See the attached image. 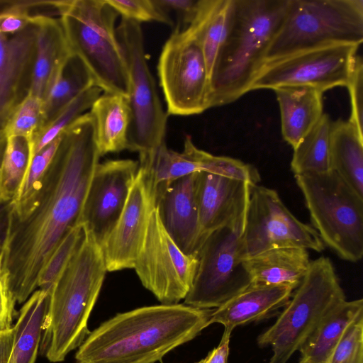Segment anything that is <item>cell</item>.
<instances>
[{"mask_svg": "<svg viewBox=\"0 0 363 363\" xmlns=\"http://www.w3.org/2000/svg\"><path fill=\"white\" fill-rule=\"evenodd\" d=\"M292 289L283 286L251 284L220 307L213 309L209 325L220 323L224 328L268 318L283 308L289 301Z\"/></svg>", "mask_w": 363, "mask_h": 363, "instance_id": "obj_20", "label": "cell"}, {"mask_svg": "<svg viewBox=\"0 0 363 363\" xmlns=\"http://www.w3.org/2000/svg\"><path fill=\"white\" fill-rule=\"evenodd\" d=\"M213 311L178 303L118 313L90 332L76 362L155 363L210 325Z\"/></svg>", "mask_w": 363, "mask_h": 363, "instance_id": "obj_2", "label": "cell"}, {"mask_svg": "<svg viewBox=\"0 0 363 363\" xmlns=\"http://www.w3.org/2000/svg\"><path fill=\"white\" fill-rule=\"evenodd\" d=\"M362 41L363 0H290L264 62L317 47Z\"/></svg>", "mask_w": 363, "mask_h": 363, "instance_id": "obj_7", "label": "cell"}, {"mask_svg": "<svg viewBox=\"0 0 363 363\" xmlns=\"http://www.w3.org/2000/svg\"><path fill=\"white\" fill-rule=\"evenodd\" d=\"M195 363H207V357Z\"/></svg>", "mask_w": 363, "mask_h": 363, "instance_id": "obj_46", "label": "cell"}, {"mask_svg": "<svg viewBox=\"0 0 363 363\" xmlns=\"http://www.w3.org/2000/svg\"><path fill=\"white\" fill-rule=\"evenodd\" d=\"M43 100L29 94L9 121L4 130L7 137L23 136L32 140L43 125Z\"/></svg>", "mask_w": 363, "mask_h": 363, "instance_id": "obj_36", "label": "cell"}, {"mask_svg": "<svg viewBox=\"0 0 363 363\" xmlns=\"http://www.w3.org/2000/svg\"><path fill=\"white\" fill-rule=\"evenodd\" d=\"M16 301L10 291L8 277L2 269V253L0 254V333L12 328L13 318L16 315Z\"/></svg>", "mask_w": 363, "mask_h": 363, "instance_id": "obj_41", "label": "cell"}, {"mask_svg": "<svg viewBox=\"0 0 363 363\" xmlns=\"http://www.w3.org/2000/svg\"><path fill=\"white\" fill-rule=\"evenodd\" d=\"M359 46L333 44L267 61L256 74L250 91L307 86L323 93L334 87L346 86Z\"/></svg>", "mask_w": 363, "mask_h": 363, "instance_id": "obj_11", "label": "cell"}, {"mask_svg": "<svg viewBox=\"0 0 363 363\" xmlns=\"http://www.w3.org/2000/svg\"><path fill=\"white\" fill-rule=\"evenodd\" d=\"M116 32L129 79L131 122L128 150L138 152L140 157L165 143L168 114L162 108L147 65L140 23L121 18Z\"/></svg>", "mask_w": 363, "mask_h": 363, "instance_id": "obj_9", "label": "cell"}, {"mask_svg": "<svg viewBox=\"0 0 363 363\" xmlns=\"http://www.w3.org/2000/svg\"><path fill=\"white\" fill-rule=\"evenodd\" d=\"M33 155L32 141L9 136L0 170V201H12L22 184Z\"/></svg>", "mask_w": 363, "mask_h": 363, "instance_id": "obj_32", "label": "cell"}, {"mask_svg": "<svg viewBox=\"0 0 363 363\" xmlns=\"http://www.w3.org/2000/svg\"><path fill=\"white\" fill-rule=\"evenodd\" d=\"M274 91L283 138L294 148L323 116V92L307 86H284Z\"/></svg>", "mask_w": 363, "mask_h": 363, "instance_id": "obj_23", "label": "cell"}, {"mask_svg": "<svg viewBox=\"0 0 363 363\" xmlns=\"http://www.w3.org/2000/svg\"><path fill=\"white\" fill-rule=\"evenodd\" d=\"M242 233L223 227L207 235L197 255L196 272L184 304L215 309L251 285L244 264Z\"/></svg>", "mask_w": 363, "mask_h": 363, "instance_id": "obj_10", "label": "cell"}, {"mask_svg": "<svg viewBox=\"0 0 363 363\" xmlns=\"http://www.w3.org/2000/svg\"><path fill=\"white\" fill-rule=\"evenodd\" d=\"M84 235L81 225L72 228L52 251L40 274L38 288L51 290Z\"/></svg>", "mask_w": 363, "mask_h": 363, "instance_id": "obj_34", "label": "cell"}, {"mask_svg": "<svg viewBox=\"0 0 363 363\" xmlns=\"http://www.w3.org/2000/svg\"><path fill=\"white\" fill-rule=\"evenodd\" d=\"M313 228L339 258L357 262L363 257V198L337 174L294 175Z\"/></svg>", "mask_w": 363, "mask_h": 363, "instance_id": "obj_8", "label": "cell"}, {"mask_svg": "<svg viewBox=\"0 0 363 363\" xmlns=\"http://www.w3.org/2000/svg\"><path fill=\"white\" fill-rule=\"evenodd\" d=\"M196 174L156 189V208L163 227L186 255L197 256L203 234L196 199Z\"/></svg>", "mask_w": 363, "mask_h": 363, "instance_id": "obj_19", "label": "cell"}, {"mask_svg": "<svg viewBox=\"0 0 363 363\" xmlns=\"http://www.w3.org/2000/svg\"><path fill=\"white\" fill-rule=\"evenodd\" d=\"M308 250L302 247L269 250L247 258L244 264L251 284L283 286L295 290L311 263Z\"/></svg>", "mask_w": 363, "mask_h": 363, "instance_id": "obj_21", "label": "cell"}, {"mask_svg": "<svg viewBox=\"0 0 363 363\" xmlns=\"http://www.w3.org/2000/svg\"><path fill=\"white\" fill-rule=\"evenodd\" d=\"M155 1L169 16L171 12L175 14L177 24L174 30H182L186 28L194 18L200 0H155Z\"/></svg>", "mask_w": 363, "mask_h": 363, "instance_id": "obj_40", "label": "cell"}, {"mask_svg": "<svg viewBox=\"0 0 363 363\" xmlns=\"http://www.w3.org/2000/svg\"><path fill=\"white\" fill-rule=\"evenodd\" d=\"M290 0H235L230 30L210 81L208 108L250 91Z\"/></svg>", "mask_w": 363, "mask_h": 363, "instance_id": "obj_4", "label": "cell"}, {"mask_svg": "<svg viewBox=\"0 0 363 363\" xmlns=\"http://www.w3.org/2000/svg\"><path fill=\"white\" fill-rule=\"evenodd\" d=\"M138 166L129 159L111 160L99 162L94 169L79 224L100 247L125 207Z\"/></svg>", "mask_w": 363, "mask_h": 363, "instance_id": "obj_15", "label": "cell"}, {"mask_svg": "<svg viewBox=\"0 0 363 363\" xmlns=\"http://www.w3.org/2000/svg\"><path fill=\"white\" fill-rule=\"evenodd\" d=\"M10 203H0V239L4 238L6 228Z\"/></svg>", "mask_w": 363, "mask_h": 363, "instance_id": "obj_44", "label": "cell"}, {"mask_svg": "<svg viewBox=\"0 0 363 363\" xmlns=\"http://www.w3.org/2000/svg\"><path fill=\"white\" fill-rule=\"evenodd\" d=\"M194 153L199 164L200 171L244 181L250 185L258 184L261 180L256 167L239 160L216 156L197 147H195Z\"/></svg>", "mask_w": 363, "mask_h": 363, "instance_id": "obj_35", "label": "cell"}, {"mask_svg": "<svg viewBox=\"0 0 363 363\" xmlns=\"http://www.w3.org/2000/svg\"><path fill=\"white\" fill-rule=\"evenodd\" d=\"M250 186L244 181L208 172H196V199L205 237L223 227L243 231Z\"/></svg>", "mask_w": 363, "mask_h": 363, "instance_id": "obj_18", "label": "cell"}, {"mask_svg": "<svg viewBox=\"0 0 363 363\" xmlns=\"http://www.w3.org/2000/svg\"><path fill=\"white\" fill-rule=\"evenodd\" d=\"M345 300L331 259L321 256L311 261L307 273L274 323L257 337L260 347H272L268 363H286L323 317Z\"/></svg>", "mask_w": 363, "mask_h": 363, "instance_id": "obj_6", "label": "cell"}, {"mask_svg": "<svg viewBox=\"0 0 363 363\" xmlns=\"http://www.w3.org/2000/svg\"><path fill=\"white\" fill-rule=\"evenodd\" d=\"M95 140L100 157L128 150L131 113L128 98L103 92L91 106Z\"/></svg>", "mask_w": 363, "mask_h": 363, "instance_id": "obj_24", "label": "cell"}, {"mask_svg": "<svg viewBox=\"0 0 363 363\" xmlns=\"http://www.w3.org/2000/svg\"><path fill=\"white\" fill-rule=\"evenodd\" d=\"M94 86H96L94 81L85 65L72 53L61 67L43 100V118L40 130L77 97Z\"/></svg>", "mask_w": 363, "mask_h": 363, "instance_id": "obj_29", "label": "cell"}, {"mask_svg": "<svg viewBox=\"0 0 363 363\" xmlns=\"http://www.w3.org/2000/svg\"><path fill=\"white\" fill-rule=\"evenodd\" d=\"M330 167L363 198V135L348 121L332 122Z\"/></svg>", "mask_w": 363, "mask_h": 363, "instance_id": "obj_27", "label": "cell"}, {"mask_svg": "<svg viewBox=\"0 0 363 363\" xmlns=\"http://www.w3.org/2000/svg\"><path fill=\"white\" fill-rule=\"evenodd\" d=\"M233 330L225 328L218 345L207 354V363H228L230 338Z\"/></svg>", "mask_w": 363, "mask_h": 363, "instance_id": "obj_42", "label": "cell"}, {"mask_svg": "<svg viewBox=\"0 0 363 363\" xmlns=\"http://www.w3.org/2000/svg\"><path fill=\"white\" fill-rule=\"evenodd\" d=\"M157 72L168 115L191 116L208 108L210 80L198 41L174 30L160 53Z\"/></svg>", "mask_w": 363, "mask_h": 363, "instance_id": "obj_12", "label": "cell"}, {"mask_svg": "<svg viewBox=\"0 0 363 363\" xmlns=\"http://www.w3.org/2000/svg\"><path fill=\"white\" fill-rule=\"evenodd\" d=\"M50 292L36 289L24 302L13 326V341L9 363H35L50 303Z\"/></svg>", "mask_w": 363, "mask_h": 363, "instance_id": "obj_28", "label": "cell"}, {"mask_svg": "<svg viewBox=\"0 0 363 363\" xmlns=\"http://www.w3.org/2000/svg\"><path fill=\"white\" fill-rule=\"evenodd\" d=\"M155 206L156 187L148 169L139 164L125 207L101 247L107 272L134 267Z\"/></svg>", "mask_w": 363, "mask_h": 363, "instance_id": "obj_16", "label": "cell"}, {"mask_svg": "<svg viewBox=\"0 0 363 363\" xmlns=\"http://www.w3.org/2000/svg\"><path fill=\"white\" fill-rule=\"evenodd\" d=\"M60 19L72 53L85 65L103 92L128 98L129 79L116 21L106 0L58 1Z\"/></svg>", "mask_w": 363, "mask_h": 363, "instance_id": "obj_5", "label": "cell"}, {"mask_svg": "<svg viewBox=\"0 0 363 363\" xmlns=\"http://www.w3.org/2000/svg\"><path fill=\"white\" fill-rule=\"evenodd\" d=\"M241 244L244 259L281 247L325 250L317 231L294 216L274 189L258 184L250 188Z\"/></svg>", "mask_w": 363, "mask_h": 363, "instance_id": "obj_13", "label": "cell"}, {"mask_svg": "<svg viewBox=\"0 0 363 363\" xmlns=\"http://www.w3.org/2000/svg\"><path fill=\"white\" fill-rule=\"evenodd\" d=\"M235 0H200L194 18L185 28L199 43L209 80L228 37Z\"/></svg>", "mask_w": 363, "mask_h": 363, "instance_id": "obj_25", "label": "cell"}, {"mask_svg": "<svg viewBox=\"0 0 363 363\" xmlns=\"http://www.w3.org/2000/svg\"><path fill=\"white\" fill-rule=\"evenodd\" d=\"M71 54L60 18L43 16L38 23L36 55L29 94L43 101Z\"/></svg>", "mask_w": 363, "mask_h": 363, "instance_id": "obj_22", "label": "cell"}, {"mask_svg": "<svg viewBox=\"0 0 363 363\" xmlns=\"http://www.w3.org/2000/svg\"><path fill=\"white\" fill-rule=\"evenodd\" d=\"M102 93L101 88L94 86L67 105L49 124L34 135L31 140L33 155L57 138L78 118L86 113Z\"/></svg>", "mask_w": 363, "mask_h": 363, "instance_id": "obj_33", "label": "cell"}, {"mask_svg": "<svg viewBox=\"0 0 363 363\" xmlns=\"http://www.w3.org/2000/svg\"><path fill=\"white\" fill-rule=\"evenodd\" d=\"M106 272L101 247L84 230L50 294L39 347L50 362L64 361L89 335V318Z\"/></svg>", "mask_w": 363, "mask_h": 363, "instance_id": "obj_3", "label": "cell"}, {"mask_svg": "<svg viewBox=\"0 0 363 363\" xmlns=\"http://www.w3.org/2000/svg\"><path fill=\"white\" fill-rule=\"evenodd\" d=\"M207 357V356H206ZM207 362H208V357H207Z\"/></svg>", "mask_w": 363, "mask_h": 363, "instance_id": "obj_48", "label": "cell"}, {"mask_svg": "<svg viewBox=\"0 0 363 363\" xmlns=\"http://www.w3.org/2000/svg\"><path fill=\"white\" fill-rule=\"evenodd\" d=\"M363 313L362 298L345 300L328 312L298 350L299 363H327L348 326Z\"/></svg>", "mask_w": 363, "mask_h": 363, "instance_id": "obj_26", "label": "cell"}, {"mask_svg": "<svg viewBox=\"0 0 363 363\" xmlns=\"http://www.w3.org/2000/svg\"><path fill=\"white\" fill-rule=\"evenodd\" d=\"M327 363H363V313L348 326Z\"/></svg>", "mask_w": 363, "mask_h": 363, "instance_id": "obj_38", "label": "cell"}, {"mask_svg": "<svg viewBox=\"0 0 363 363\" xmlns=\"http://www.w3.org/2000/svg\"><path fill=\"white\" fill-rule=\"evenodd\" d=\"M99 158L94 121L86 112L62 133L27 214L21 218L8 215L2 241V269L16 302H26L37 289L40 274L52 251L72 228L79 225Z\"/></svg>", "mask_w": 363, "mask_h": 363, "instance_id": "obj_1", "label": "cell"}, {"mask_svg": "<svg viewBox=\"0 0 363 363\" xmlns=\"http://www.w3.org/2000/svg\"><path fill=\"white\" fill-rule=\"evenodd\" d=\"M195 147L190 136L186 137L182 152L169 149L164 143L150 154L140 157L138 164L148 169L157 189L181 177L200 172L199 164L194 154Z\"/></svg>", "mask_w": 363, "mask_h": 363, "instance_id": "obj_30", "label": "cell"}, {"mask_svg": "<svg viewBox=\"0 0 363 363\" xmlns=\"http://www.w3.org/2000/svg\"><path fill=\"white\" fill-rule=\"evenodd\" d=\"M2 241H3V238L0 239V254H1V250H2Z\"/></svg>", "mask_w": 363, "mask_h": 363, "instance_id": "obj_47", "label": "cell"}, {"mask_svg": "<svg viewBox=\"0 0 363 363\" xmlns=\"http://www.w3.org/2000/svg\"><path fill=\"white\" fill-rule=\"evenodd\" d=\"M332 122L323 113L294 148L291 169L294 175L320 174L330 170V136Z\"/></svg>", "mask_w": 363, "mask_h": 363, "instance_id": "obj_31", "label": "cell"}, {"mask_svg": "<svg viewBox=\"0 0 363 363\" xmlns=\"http://www.w3.org/2000/svg\"><path fill=\"white\" fill-rule=\"evenodd\" d=\"M198 257L184 254L163 227L155 206L133 267L145 288L162 304L178 303L191 288Z\"/></svg>", "mask_w": 363, "mask_h": 363, "instance_id": "obj_14", "label": "cell"}, {"mask_svg": "<svg viewBox=\"0 0 363 363\" xmlns=\"http://www.w3.org/2000/svg\"><path fill=\"white\" fill-rule=\"evenodd\" d=\"M38 21L16 33H0V130L30 94Z\"/></svg>", "mask_w": 363, "mask_h": 363, "instance_id": "obj_17", "label": "cell"}, {"mask_svg": "<svg viewBox=\"0 0 363 363\" xmlns=\"http://www.w3.org/2000/svg\"><path fill=\"white\" fill-rule=\"evenodd\" d=\"M14 330L0 333V363H9L11 354Z\"/></svg>", "mask_w": 363, "mask_h": 363, "instance_id": "obj_43", "label": "cell"}, {"mask_svg": "<svg viewBox=\"0 0 363 363\" xmlns=\"http://www.w3.org/2000/svg\"><path fill=\"white\" fill-rule=\"evenodd\" d=\"M121 18L135 21L157 22L173 26V20L155 0H106Z\"/></svg>", "mask_w": 363, "mask_h": 363, "instance_id": "obj_37", "label": "cell"}, {"mask_svg": "<svg viewBox=\"0 0 363 363\" xmlns=\"http://www.w3.org/2000/svg\"><path fill=\"white\" fill-rule=\"evenodd\" d=\"M8 137L5 130H0V170L7 145ZM0 203H1L0 201Z\"/></svg>", "mask_w": 363, "mask_h": 363, "instance_id": "obj_45", "label": "cell"}, {"mask_svg": "<svg viewBox=\"0 0 363 363\" xmlns=\"http://www.w3.org/2000/svg\"><path fill=\"white\" fill-rule=\"evenodd\" d=\"M349 90L351 103V114L348 120L363 135V62L357 55L346 86Z\"/></svg>", "mask_w": 363, "mask_h": 363, "instance_id": "obj_39", "label": "cell"}]
</instances>
